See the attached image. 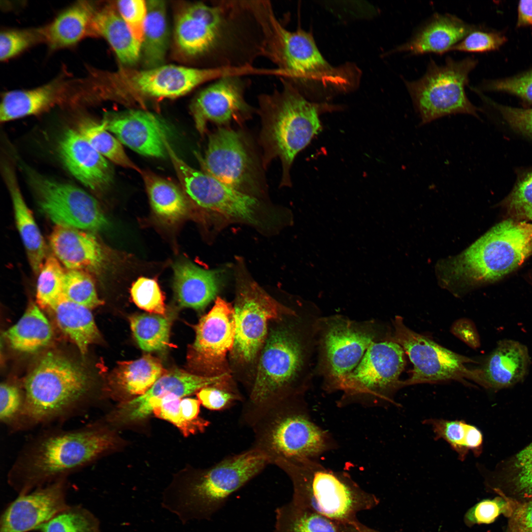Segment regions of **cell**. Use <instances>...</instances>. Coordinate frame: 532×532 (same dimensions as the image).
<instances>
[{
  "instance_id": "obj_1",
  "label": "cell",
  "mask_w": 532,
  "mask_h": 532,
  "mask_svg": "<svg viewBox=\"0 0 532 532\" xmlns=\"http://www.w3.org/2000/svg\"><path fill=\"white\" fill-rule=\"evenodd\" d=\"M174 40L180 53L204 68L251 67L262 57V30L249 0L186 4L176 16Z\"/></svg>"
},
{
  "instance_id": "obj_2",
  "label": "cell",
  "mask_w": 532,
  "mask_h": 532,
  "mask_svg": "<svg viewBox=\"0 0 532 532\" xmlns=\"http://www.w3.org/2000/svg\"><path fill=\"white\" fill-rule=\"evenodd\" d=\"M318 319L306 322L294 310L270 322L255 374L246 386L240 421L273 403L303 397L311 378L309 363Z\"/></svg>"
},
{
  "instance_id": "obj_3",
  "label": "cell",
  "mask_w": 532,
  "mask_h": 532,
  "mask_svg": "<svg viewBox=\"0 0 532 532\" xmlns=\"http://www.w3.org/2000/svg\"><path fill=\"white\" fill-rule=\"evenodd\" d=\"M114 433L98 422L70 430L50 429L31 438L23 446L7 475L19 495L67 479L112 450Z\"/></svg>"
},
{
  "instance_id": "obj_4",
  "label": "cell",
  "mask_w": 532,
  "mask_h": 532,
  "mask_svg": "<svg viewBox=\"0 0 532 532\" xmlns=\"http://www.w3.org/2000/svg\"><path fill=\"white\" fill-rule=\"evenodd\" d=\"M253 10L263 34L262 57L282 72L279 79L289 82L303 94L311 88L347 91L357 86L360 76L358 67L352 64L336 67L330 65L311 33L300 28L294 31L287 29L270 1H255Z\"/></svg>"
},
{
  "instance_id": "obj_5",
  "label": "cell",
  "mask_w": 532,
  "mask_h": 532,
  "mask_svg": "<svg viewBox=\"0 0 532 532\" xmlns=\"http://www.w3.org/2000/svg\"><path fill=\"white\" fill-rule=\"evenodd\" d=\"M280 80V88L258 96L256 112L261 121L259 143L263 167L279 158L282 167L280 185L289 187L294 159L322 130L320 116L338 107L309 101L291 83Z\"/></svg>"
},
{
  "instance_id": "obj_6",
  "label": "cell",
  "mask_w": 532,
  "mask_h": 532,
  "mask_svg": "<svg viewBox=\"0 0 532 532\" xmlns=\"http://www.w3.org/2000/svg\"><path fill=\"white\" fill-rule=\"evenodd\" d=\"M532 253V223L507 218L460 254L441 261L438 278L443 287L460 295L501 278Z\"/></svg>"
},
{
  "instance_id": "obj_7",
  "label": "cell",
  "mask_w": 532,
  "mask_h": 532,
  "mask_svg": "<svg viewBox=\"0 0 532 532\" xmlns=\"http://www.w3.org/2000/svg\"><path fill=\"white\" fill-rule=\"evenodd\" d=\"M23 431L79 415L93 406L94 384L86 371L53 352L44 355L24 379Z\"/></svg>"
},
{
  "instance_id": "obj_8",
  "label": "cell",
  "mask_w": 532,
  "mask_h": 532,
  "mask_svg": "<svg viewBox=\"0 0 532 532\" xmlns=\"http://www.w3.org/2000/svg\"><path fill=\"white\" fill-rule=\"evenodd\" d=\"M241 423L252 430L251 448L273 465L279 459L319 460L337 445L331 434L312 420L303 397L273 403Z\"/></svg>"
},
{
  "instance_id": "obj_9",
  "label": "cell",
  "mask_w": 532,
  "mask_h": 532,
  "mask_svg": "<svg viewBox=\"0 0 532 532\" xmlns=\"http://www.w3.org/2000/svg\"><path fill=\"white\" fill-rule=\"evenodd\" d=\"M319 461L279 459L273 463L292 482L294 504L340 522L356 520L359 512L378 504L376 496L348 473L327 468Z\"/></svg>"
},
{
  "instance_id": "obj_10",
  "label": "cell",
  "mask_w": 532,
  "mask_h": 532,
  "mask_svg": "<svg viewBox=\"0 0 532 532\" xmlns=\"http://www.w3.org/2000/svg\"><path fill=\"white\" fill-rule=\"evenodd\" d=\"M477 64L472 57L459 60L447 57L441 65L431 59L421 77L404 80L421 125L453 114L478 117V108L466 93L469 74Z\"/></svg>"
},
{
  "instance_id": "obj_11",
  "label": "cell",
  "mask_w": 532,
  "mask_h": 532,
  "mask_svg": "<svg viewBox=\"0 0 532 532\" xmlns=\"http://www.w3.org/2000/svg\"><path fill=\"white\" fill-rule=\"evenodd\" d=\"M379 331L374 321L357 322L338 315L319 318L316 371L323 379L326 391H339L369 346L382 340L379 339Z\"/></svg>"
},
{
  "instance_id": "obj_12",
  "label": "cell",
  "mask_w": 532,
  "mask_h": 532,
  "mask_svg": "<svg viewBox=\"0 0 532 532\" xmlns=\"http://www.w3.org/2000/svg\"><path fill=\"white\" fill-rule=\"evenodd\" d=\"M270 464L265 455L251 447L226 457L197 476L179 505L189 518L209 519L232 494Z\"/></svg>"
},
{
  "instance_id": "obj_13",
  "label": "cell",
  "mask_w": 532,
  "mask_h": 532,
  "mask_svg": "<svg viewBox=\"0 0 532 532\" xmlns=\"http://www.w3.org/2000/svg\"><path fill=\"white\" fill-rule=\"evenodd\" d=\"M405 365L404 351L389 338L373 342L339 391V406L395 404L394 395L403 386L400 375Z\"/></svg>"
},
{
  "instance_id": "obj_14",
  "label": "cell",
  "mask_w": 532,
  "mask_h": 532,
  "mask_svg": "<svg viewBox=\"0 0 532 532\" xmlns=\"http://www.w3.org/2000/svg\"><path fill=\"white\" fill-rule=\"evenodd\" d=\"M227 73L226 69L175 65L143 69L121 68L105 74L102 92L122 100L140 97L173 99Z\"/></svg>"
},
{
  "instance_id": "obj_15",
  "label": "cell",
  "mask_w": 532,
  "mask_h": 532,
  "mask_svg": "<svg viewBox=\"0 0 532 532\" xmlns=\"http://www.w3.org/2000/svg\"><path fill=\"white\" fill-rule=\"evenodd\" d=\"M166 148L178 179L186 195L198 206L229 222L261 225L263 204L259 198L246 194L203 171L192 167L169 143Z\"/></svg>"
},
{
  "instance_id": "obj_16",
  "label": "cell",
  "mask_w": 532,
  "mask_h": 532,
  "mask_svg": "<svg viewBox=\"0 0 532 532\" xmlns=\"http://www.w3.org/2000/svg\"><path fill=\"white\" fill-rule=\"evenodd\" d=\"M198 158L202 171L226 184L258 198L264 193L259 162L241 131L218 127L209 135L204 157Z\"/></svg>"
},
{
  "instance_id": "obj_17",
  "label": "cell",
  "mask_w": 532,
  "mask_h": 532,
  "mask_svg": "<svg viewBox=\"0 0 532 532\" xmlns=\"http://www.w3.org/2000/svg\"><path fill=\"white\" fill-rule=\"evenodd\" d=\"M235 333L231 359L241 367L254 366L266 342L268 326L290 313L255 283L240 284L234 305Z\"/></svg>"
},
{
  "instance_id": "obj_18",
  "label": "cell",
  "mask_w": 532,
  "mask_h": 532,
  "mask_svg": "<svg viewBox=\"0 0 532 532\" xmlns=\"http://www.w3.org/2000/svg\"><path fill=\"white\" fill-rule=\"evenodd\" d=\"M393 325V334L389 338L402 348L413 366L411 376L403 381V386L449 380L475 382L474 368L467 366L468 364L474 362L472 359L453 352L412 331L400 316L395 317Z\"/></svg>"
},
{
  "instance_id": "obj_19",
  "label": "cell",
  "mask_w": 532,
  "mask_h": 532,
  "mask_svg": "<svg viewBox=\"0 0 532 532\" xmlns=\"http://www.w3.org/2000/svg\"><path fill=\"white\" fill-rule=\"evenodd\" d=\"M195 339L189 347L190 366L205 376L232 378L227 355L234 344L235 322L233 306L220 297L195 326Z\"/></svg>"
},
{
  "instance_id": "obj_20",
  "label": "cell",
  "mask_w": 532,
  "mask_h": 532,
  "mask_svg": "<svg viewBox=\"0 0 532 532\" xmlns=\"http://www.w3.org/2000/svg\"><path fill=\"white\" fill-rule=\"evenodd\" d=\"M29 177L41 209L57 226L98 231L106 225L99 203L85 191L33 172Z\"/></svg>"
},
{
  "instance_id": "obj_21",
  "label": "cell",
  "mask_w": 532,
  "mask_h": 532,
  "mask_svg": "<svg viewBox=\"0 0 532 532\" xmlns=\"http://www.w3.org/2000/svg\"><path fill=\"white\" fill-rule=\"evenodd\" d=\"M251 82L247 76L233 74L213 81L196 95L191 105L196 128L202 135L209 122L219 127L241 123L256 111L247 101L246 93Z\"/></svg>"
},
{
  "instance_id": "obj_22",
  "label": "cell",
  "mask_w": 532,
  "mask_h": 532,
  "mask_svg": "<svg viewBox=\"0 0 532 532\" xmlns=\"http://www.w3.org/2000/svg\"><path fill=\"white\" fill-rule=\"evenodd\" d=\"M67 479H61L19 495L1 515L0 532L35 530L68 505Z\"/></svg>"
},
{
  "instance_id": "obj_23",
  "label": "cell",
  "mask_w": 532,
  "mask_h": 532,
  "mask_svg": "<svg viewBox=\"0 0 532 532\" xmlns=\"http://www.w3.org/2000/svg\"><path fill=\"white\" fill-rule=\"evenodd\" d=\"M106 129L123 144L142 155L165 158L167 130L157 116L142 110H130L106 116Z\"/></svg>"
},
{
  "instance_id": "obj_24",
  "label": "cell",
  "mask_w": 532,
  "mask_h": 532,
  "mask_svg": "<svg viewBox=\"0 0 532 532\" xmlns=\"http://www.w3.org/2000/svg\"><path fill=\"white\" fill-rule=\"evenodd\" d=\"M59 150L67 169L82 184L96 191H103L111 185L113 173L108 160L79 132H65L60 140Z\"/></svg>"
},
{
  "instance_id": "obj_25",
  "label": "cell",
  "mask_w": 532,
  "mask_h": 532,
  "mask_svg": "<svg viewBox=\"0 0 532 532\" xmlns=\"http://www.w3.org/2000/svg\"><path fill=\"white\" fill-rule=\"evenodd\" d=\"M477 26L450 13H435L421 25L409 39L391 52L410 55H442L463 39Z\"/></svg>"
},
{
  "instance_id": "obj_26",
  "label": "cell",
  "mask_w": 532,
  "mask_h": 532,
  "mask_svg": "<svg viewBox=\"0 0 532 532\" xmlns=\"http://www.w3.org/2000/svg\"><path fill=\"white\" fill-rule=\"evenodd\" d=\"M530 365L527 347L512 339H503L474 368L475 382L487 389H499L513 386L522 381Z\"/></svg>"
},
{
  "instance_id": "obj_27",
  "label": "cell",
  "mask_w": 532,
  "mask_h": 532,
  "mask_svg": "<svg viewBox=\"0 0 532 532\" xmlns=\"http://www.w3.org/2000/svg\"><path fill=\"white\" fill-rule=\"evenodd\" d=\"M50 243L56 257L69 269L97 270L104 262L103 250L97 238L81 230L56 225Z\"/></svg>"
},
{
  "instance_id": "obj_28",
  "label": "cell",
  "mask_w": 532,
  "mask_h": 532,
  "mask_svg": "<svg viewBox=\"0 0 532 532\" xmlns=\"http://www.w3.org/2000/svg\"><path fill=\"white\" fill-rule=\"evenodd\" d=\"M69 81L63 75L35 88L5 92L2 96L0 120L6 122L40 113L63 100Z\"/></svg>"
},
{
  "instance_id": "obj_29",
  "label": "cell",
  "mask_w": 532,
  "mask_h": 532,
  "mask_svg": "<svg viewBox=\"0 0 532 532\" xmlns=\"http://www.w3.org/2000/svg\"><path fill=\"white\" fill-rule=\"evenodd\" d=\"M220 273L189 261L178 262L174 266V290L179 305L196 310L205 308L220 290Z\"/></svg>"
},
{
  "instance_id": "obj_30",
  "label": "cell",
  "mask_w": 532,
  "mask_h": 532,
  "mask_svg": "<svg viewBox=\"0 0 532 532\" xmlns=\"http://www.w3.org/2000/svg\"><path fill=\"white\" fill-rule=\"evenodd\" d=\"M98 10L91 1H79L60 13L43 27L44 42L51 50L74 46L90 34L93 17Z\"/></svg>"
},
{
  "instance_id": "obj_31",
  "label": "cell",
  "mask_w": 532,
  "mask_h": 532,
  "mask_svg": "<svg viewBox=\"0 0 532 532\" xmlns=\"http://www.w3.org/2000/svg\"><path fill=\"white\" fill-rule=\"evenodd\" d=\"M90 34L105 38L124 65H134L140 59V44L112 4L98 9L92 21Z\"/></svg>"
},
{
  "instance_id": "obj_32",
  "label": "cell",
  "mask_w": 532,
  "mask_h": 532,
  "mask_svg": "<svg viewBox=\"0 0 532 532\" xmlns=\"http://www.w3.org/2000/svg\"><path fill=\"white\" fill-rule=\"evenodd\" d=\"M232 385L233 384L230 378L205 376L176 369L163 374L145 393L125 402L122 406L127 408H133L168 395L181 398L207 386Z\"/></svg>"
},
{
  "instance_id": "obj_33",
  "label": "cell",
  "mask_w": 532,
  "mask_h": 532,
  "mask_svg": "<svg viewBox=\"0 0 532 532\" xmlns=\"http://www.w3.org/2000/svg\"><path fill=\"white\" fill-rule=\"evenodd\" d=\"M6 181L12 199L17 228L33 271L38 274L46 259V245L32 212L27 205L14 175L5 169Z\"/></svg>"
},
{
  "instance_id": "obj_34",
  "label": "cell",
  "mask_w": 532,
  "mask_h": 532,
  "mask_svg": "<svg viewBox=\"0 0 532 532\" xmlns=\"http://www.w3.org/2000/svg\"><path fill=\"white\" fill-rule=\"evenodd\" d=\"M146 3L147 13L140 55L145 69L164 65L169 40L165 1L154 0Z\"/></svg>"
},
{
  "instance_id": "obj_35",
  "label": "cell",
  "mask_w": 532,
  "mask_h": 532,
  "mask_svg": "<svg viewBox=\"0 0 532 532\" xmlns=\"http://www.w3.org/2000/svg\"><path fill=\"white\" fill-rule=\"evenodd\" d=\"M61 330L85 354L100 334L91 309L72 302L64 297L52 308Z\"/></svg>"
},
{
  "instance_id": "obj_36",
  "label": "cell",
  "mask_w": 532,
  "mask_h": 532,
  "mask_svg": "<svg viewBox=\"0 0 532 532\" xmlns=\"http://www.w3.org/2000/svg\"><path fill=\"white\" fill-rule=\"evenodd\" d=\"M4 335L13 349L33 353L50 342L53 331L39 308L32 303L19 321L5 331Z\"/></svg>"
},
{
  "instance_id": "obj_37",
  "label": "cell",
  "mask_w": 532,
  "mask_h": 532,
  "mask_svg": "<svg viewBox=\"0 0 532 532\" xmlns=\"http://www.w3.org/2000/svg\"><path fill=\"white\" fill-rule=\"evenodd\" d=\"M140 174L151 205L159 216L174 221L186 214L188 202L184 193L175 183L149 170L141 169Z\"/></svg>"
},
{
  "instance_id": "obj_38",
  "label": "cell",
  "mask_w": 532,
  "mask_h": 532,
  "mask_svg": "<svg viewBox=\"0 0 532 532\" xmlns=\"http://www.w3.org/2000/svg\"><path fill=\"white\" fill-rule=\"evenodd\" d=\"M161 363L150 355L122 362L116 369L115 383L117 387L130 395L145 393L163 374Z\"/></svg>"
},
{
  "instance_id": "obj_39",
  "label": "cell",
  "mask_w": 532,
  "mask_h": 532,
  "mask_svg": "<svg viewBox=\"0 0 532 532\" xmlns=\"http://www.w3.org/2000/svg\"><path fill=\"white\" fill-rule=\"evenodd\" d=\"M274 532H339L335 523L291 501L275 510Z\"/></svg>"
},
{
  "instance_id": "obj_40",
  "label": "cell",
  "mask_w": 532,
  "mask_h": 532,
  "mask_svg": "<svg viewBox=\"0 0 532 532\" xmlns=\"http://www.w3.org/2000/svg\"><path fill=\"white\" fill-rule=\"evenodd\" d=\"M79 132L108 161L123 167L141 172V169L127 155L123 144L106 129L103 121L98 123L90 120H84L80 124Z\"/></svg>"
},
{
  "instance_id": "obj_41",
  "label": "cell",
  "mask_w": 532,
  "mask_h": 532,
  "mask_svg": "<svg viewBox=\"0 0 532 532\" xmlns=\"http://www.w3.org/2000/svg\"><path fill=\"white\" fill-rule=\"evenodd\" d=\"M130 321L134 338L143 350L160 351L169 345L170 323L165 317L144 313L131 317Z\"/></svg>"
},
{
  "instance_id": "obj_42",
  "label": "cell",
  "mask_w": 532,
  "mask_h": 532,
  "mask_svg": "<svg viewBox=\"0 0 532 532\" xmlns=\"http://www.w3.org/2000/svg\"><path fill=\"white\" fill-rule=\"evenodd\" d=\"M181 398L168 395L162 398L152 399L138 407L139 411L145 416L152 413L157 417L166 420L177 427L185 436L198 432H204L210 422L204 418L196 422L185 420L181 414L180 404Z\"/></svg>"
},
{
  "instance_id": "obj_43",
  "label": "cell",
  "mask_w": 532,
  "mask_h": 532,
  "mask_svg": "<svg viewBox=\"0 0 532 532\" xmlns=\"http://www.w3.org/2000/svg\"><path fill=\"white\" fill-rule=\"evenodd\" d=\"M36 530L40 532H100V524L87 509L68 506Z\"/></svg>"
},
{
  "instance_id": "obj_44",
  "label": "cell",
  "mask_w": 532,
  "mask_h": 532,
  "mask_svg": "<svg viewBox=\"0 0 532 532\" xmlns=\"http://www.w3.org/2000/svg\"><path fill=\"white\" fill-rule=\"evenodd\" d=\"M65 273L56 258H46L38 272L37 281L36 297L39 306L52 309L64 297Z\"/></svg>"
},
{
  "instance_id": "obj_45",
  "label": "cell",
  "mask_w": 532,
  "mask_h": 532,
  "mask_svg": "<svg viewBox=\"0 0 532 532\" xmlns=\"http://www.w3.org/2000/svg\"><path fill=\"white\" fill-rule=\"evenodd\" d=\"M26 397L24 389L9 382L0 386V421L12 432L23 431Z\"/></svg>"
},
{
  "instance_id": "obj_46",
  "label": "cell",
  "mask_w": 532,
  "mask_h": 532,
  "mask_svg": "<svg viewBox=\"0 0 532 532\" xmlns=\"http://www.w3.org/2000/svg\"><path fill=\"white\" fill-rule=\"evenodd\" d=\"M63 296L72 302L91 309L103 304L98 296L93 278L82 270L69 269L65 272Z\"/></svg>"
},
{
  "instance_id": "obj_47",
  "label": "cell",
  "mask_w": 532,
  "mask_h": 532,
  "mask_svg": "<svg viewBox=\"0 0 532 532\" xmlns=\"http://www.w3.org/2000/svg\"><path fill=\"white\" fill-rule=\"evenodd\" d=\"M40 42H44L43 27L3 30L0 34V60L7 61Z\"/></svg>"
},
{
  "instance_id": "obj_48",
  "label": "cell",
  "mask_w": 532,
  "mask_h": 532,
  "mask_svg": "<svg viewBox=\"0 0 532 532\" xmlns=\"http://www.w3.org/2000/svg\"><path fill=\"white\" fill-rule=\"evenodd\" d=\"M507 215L516 221H532V171L526 174L503 201Z\"/></svg>"
},
{
  "instance_id": "obj_49",
  "label": "cell",
  "mask_w": 532,
  "mask_h": 532,
  "mask_svg": "<svg viewBox=\"0 0 532 532\" xmlns=\"http://www.w3.org/2000/svg\"><path fill=\"white\" fill-rule=\"evenodd\" d=\"M423 422L431 426L436 439L444 440L458 454L460 460L465 459L469 452L466 445L468 423L463 420L432 418Z\"/></svg>"
},
{
  "instance_id": "obj_50",
  "label": "cell",
  "mask_w": 532,
  "mask_h": 532,
  "mask_svg": "<svg viewBox=\"0 0 532 532\" xmlns=\"http://www.w3.org/2000/svg\"><path fill=\"white\" fill-rule=\"evenodd\" d=\"M131 294L140 308L153 314L164 315V297L156 280L141 277L132 285Z\"/></svg>"
},
{
  "instance_id": "obj_51",
  "label": "cell",
  "mask_w": 532,
  "mask_h": 532,
  "mask_svg": "<svg viewBox=\"0 0 532 532\" xmlns=\"http://www.w3.org/2000/svg\"><path fill=\"white\" fill-rule=\"evenodd\" d=\"M506 41L505 36L500 33L484 30L477 26L454 46L450 51L485 52L498 49Z\"/></svg>"
},
{
  "instance_id": "obj_52",
  "label": "cell",
  "mask_w": 532,
  "mask_h": 532,
  "mask_svg": "<svg viewBox=\"0 0 532 532\" xmlns=\"http://www.w3.org/2000/svg\"><path fill=\"white\" fill-rule=\"evenodd\" d=\"M196 394L201 404L213 411L224 410L238 401L244 402L243 398L234 385L209 386L199 390Z\"/></svg>"
},
{
  "instance_id": "obj_53",
  "label": "cell",
  "mask_w": 532,
  "mask_h": 532,
  "mask_svg": "<svg viewBox=\"0 0 532 532\" xmlns=\"http://www.w3.org/2000/svg\"><path fill=\"white\" fill-rule=\"evenodd\" d=\"M115 6L133 35L141 46L147 13L146 1L119 0Z\"/></svg>"
},
{
  "instance_id": "obj_54",
  "label": "cell",
  "mask_w": 532,
  "mask_h": 532,
  "mask_svg": "<svg viewBox=\"0 0 532 532\" xmlns=\"http://www.w3.org/2000/svg\"><path fill=\"white\" fill-rule=\"evenodd\" d=\"M483 88L507 92L532 102V70L511 78L486 82Z\"/></svg>"
},
{
  "instance_id": "obj_55",
  "label": "cell",
  "mask_w": 532,
  "mask_h": 532,
  "mask_svg": "<svg viewBox=\"0 0 532 532\" xmlns=\"http://www.w3.org/2000/svg\"><path fill=\"white\" fill-rule=\"evenodd\" d=\"M514 468L517 492L524 497H532V442L516 455Z\"/></svg>"
},
{
  "instance_id": "obj_56",
  "label": "cell",
  "mask_w": 532,
  "mask_h": 532,
  "mask_svg": "<svg viewBox=\"0 0 532 532\" xmlns=\"http://www.w3.org/2000/svg\"><path fill=\"white\" fill-rule=\"evenodd\" d=\"M505 503L501 499H486L480 501L470 509L466 515L470 523L490 524L504 512Z\"/></svg>"
},
{
  "instance_id": "obj_57",
  "label": "cell",
  "mask_w": 532,
  "mask_h": 532,
  "mask_svg": "<svg viewBox=\"0 0 532 532\" xmlns=\"http://www.w3.org/2000/svg\"><path fill=\"white\" fill-rule=\"evenodd\" d=\"M505 120L513 128L532 136V109L497 105Z\"/></svg>"
},
{
  "instance_id": "obj_58",
  "label": "cell",
  "mask_w": 532,
  "mask_h": 532,
  "mask_svg": "<svg viewBox=\"0 0 532 532\" xmlns=\"http://www.w3.org/2000/svg\"><path fill=\"white\" fill-rule=\"evenodd\" d=\"M511 532H532V500L521 504L512 512Z\"/></svg>"
},
{
  "instance_id": "obj_59",
  "label": "cell",
  "mask_w": 532,
  "mask_h": 532,
  "mask_svg": "<svg viewBox=\"0 0 532 532\" xmlns=\"http://www.w3.org/2000/svg\"><path fill=\"white\" fill-rule=\"evenodd\" d=\"M201 403L198 399L186 398L181 399L180 409L183 418L189 422H196L203 418L199 416Z\"/></svg>"
},
{
  "instance_id": "obj_60",
  "label": "cell",
  "mask_w": 532,
  "mask_h": 532,
  "mask_svg": "<svg viewBox=\"0 0 532 532\" xmlns=\"http://www.w3.org/2000/svg\"><path fill=\"white\" fill-rule=\"evenodd\" d=\"M482 435L479 430L468 424L466 438V445L468 450L477 454L482 445Z\"/></svg>"
},
{
  "instance_id": "obj_61",
  "label": "cell",
  "mask_w": 532,
  "mask_h": 532,
  "mask_svg": "<svg viewBox=\"0 0 532 532\" xmlns=\"http://www.w3.org/2000/svg\"><path fill=\"white\" fill-rule=\"evenodd\" d=\"M518 12V27L532 25V0L520 1Z\"/></svg>"
},
{
  "instance_id": "obj_62",
  "label": "cell",
  "mask_w": 532,
  "mask_h": 532,
  "mask_svg": "<svg viewBox=\"0 0 532 532\" xmlns=\"http://www.w3.org/2000/svg\"><path fill=\"white\" fill-rule=\"evenodd\" d=\"M529 280L530 283L532 285V269L529 275Z\"/></svg>"
},
{
  "instance_id": "obj_63",
  "label": "cell",
  "mask_w": 532,
  "mask_h": 532,
  "mask_svg": "<svg viewBox=\"0 0 532 532\" xmlns=\"http://www.w3.org/2000/svg\"><path fill=\"white\" fill-rule=\"evenodd\" d=\"M371 532H380L377 531L376 530H374V531H372Z\"/></svg>"
}]
</instances>
